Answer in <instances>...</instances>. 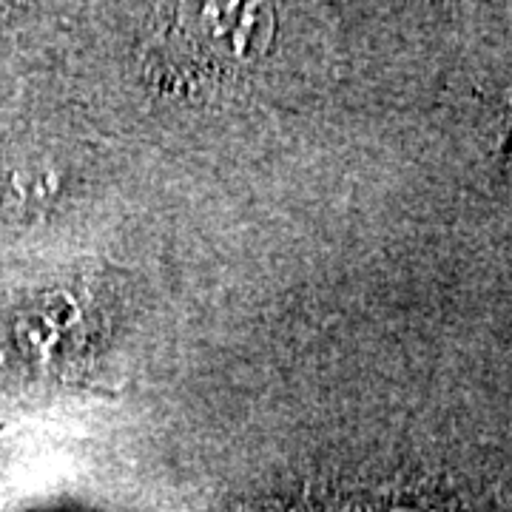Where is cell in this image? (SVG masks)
I'll return each instance as SVG.
<instances>
[{
  "instance_id": "6da1fadb",
  "label": "cell",
  "mask_w": 512,
  "mask_h": 512,
  "mask_svg": "<svg viewBox=\"0 0 512 512\" xmlns=\"http://www.w3.org/2000/svg\"><path fill=\"white\" fill-rule=\"evenodd\" d=\"M305 512H461L456 507L430 504V501H404V498H348V501H325Z\"/></svg>"
}]
</instances>
